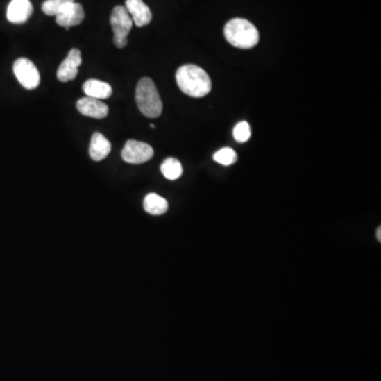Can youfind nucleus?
Here are the masks:
<instances>
[{
  "instance_id": "f257e3e1",
  "label": "nucleus",
  "mask_w": 381,
  "mask_h": 381,
  "mask_svg": "<svg viewBox=\"0 0 381 381\" xmlns=\"http://www.w3.org/2000/svg\"><path fill=\"white\" fill-rule=\"evenodd\" d=\"M176 82L179 90L192 98H203L212 90L209 74L196 65L181 66L176 72Z\"/></svg>"
},
{
  "instance_id": "f03ea898",
  "label": "nucleus",
  "mask_w": 381,
  "mask_h": 381,
  "mask_svg": "<svg viewBox=\"0 0 381 381\" xmlns=\"http://www.w3.org/2000/svg\"><path fill=\"white\" fill-rule=\"evenodd\" d=\"M223 34L230 45L239 49H251L260 42L259 30L244 18H233L228 22Z\"/></svg>"
},
{
  "instance_id": "7ed1b4c3",
  "label": "nucleus",
  "mask_w": 381,
  "mask_h": 381,
  "mask_svg": "<svg viewBox=\"0 0 381 381\" xmlns=\"http://www.w3.org/2000/svg\"><path fill=\"white\" fill-rule=\"evenodd\" d=\"M136 102L139 110L147 118H158L162 112L163 105L154 81L143 78L136 88Z\"/></svg>"
},
{
  "instance_id": "20e7f679",
  "label": "nucleus",
  "mask_w": 381,
  "mask_h": 381,
  "mask_svg": "<svg viewBox=\"0 0 381 381\" xmlns=\"http://www.w3.org/2000/svg\"><path fill=\"white\" fill-rule=\"evenodd\" d=\"M133 19L127 12L126 8L123 6H117L112 10L110 16V25L114 31V44L117 48L126 47L127 36L130 34L133 28Z\"/></svg>"
},
{
  "instance_id": "39448f33",
  "label": "nucleus",
  "mask_w": 381,
  "mask_h": 381,
  "mask_svg": "<svg viewBox=\"0 0 381 381\" xmlns=\"http://www.w3.org/2000/svg\"><path fill=\"white\" fill-rule=\"evenodd\" d=\"M13 71L18 82L26 90H35L40 82V72L31 60L22 58L15 60Z\"/></svg>"
},
{
  "instance_id": "423d86ee",
  "label": "nucleus",
  "mask_w": 381,
  "mask_h": 381,
  "mask_svg": "<svg viewBox=\"0 0 381 381\" xmlns=\"http://www.w3.org/2000/svg\"><path fill=\"white\" fill-rule=\"evenodd\" d=\"M122 158L130 164L147 162L154 156V150L150 144L137 140H128L122 150Z\"/></svg>"
},
{
  "instance_id": "0eeeda50",
  "label": "nucleus",
  "mask_w": 381,
  "mask_h": 381,
  "mask_svg": "<svg viewBox=\"0 0 381 381\" xmlns=\"http://www.w3.org/2000/svg\"><path fill=\"white\" fill-rule=\"evenodd\" d=\"M82 64L81 51L78 49L70 50L67 58L58 67L56 76L60 82L66 83L74 80L78 74V67Z\"/></svg>"
},
{
  "instance_id": "6e6552de",
  "label": "nucleus",
  "mask_w": 381,
  "mask_h": 381,
  "mask_svg": "<svg viewBox=\"0 0 381 381\" xmlns=\"http://www.w3.org/2000/svg\"><path fill=\"white\" fill-rule=\"evenodd\" d=\"M76 108L83 116L94 119L106 118L108 112H110L108 105L104 102L98 100V99L90 98V96H85V98L78 100L76 103Z\"/></svg>"
},
{
  "instance_id": "1a4fd4ad",
  "label": "nucleus",
  "mask_w": 381,
  "mask_h": 381,
  "mask_svg": "<svg viewBox=\"0 0 381 381\" xmlns=\"http://www.w3.org/2000/svg\"><path fill=\"white\" fill-rule=\"evenodd\" d=\"M56 23L60 27L69 29L80 25L85 18V12L80 3H74L68 5L60 14L56 16Z\"/></svg>"
},
{
  "instance_id": "9d476101",
  "label": "nucleus",
  "mask_w": 381,
  "mask_h": 381,
  "mask_svg": "<svg viewBox=\"0 0 381 381\" xmlns=\"http://www.w3.org/2000/svg\"><path fill=\"white\" fill-rule=\"evenodd\" d=\"M125 8L137 27H144L152 22V12L143 0H126Z\"/></svg>"
},
{
  "instance_id": "9b49d317",
  "label": "nucleus",
  "mask_w": 381,
  "mask_h": 381,
  "mask_svg": "<svg viewBox=\"0 0 381 381\" xmlns=\"http://www.w3.org/2000/svg\"><path fill=\"white\" fill-rule=\"evenodd\" d=\"M33 7L30 0H12L8 7L7 18L12 24H24L31 17Z\"/></svg>"
},
{
  "instance_id": "f8f14e48",
  "label": "nucleus",
  "mask_w": 381,
  "mask_h": 381,
  "mask_svg": "<svg viewBox=\"0 0 381 381\" xmlns=\"http://www.w3.org/2000/svg\"><path fill=\"white\" fill-rule=\"evenodd\" d=\"M112 144L104 135L94 133L90 145V156L94 161H101L110 155Z\"/></svg>"
},
{
  "instance_id": "ddd939ff",
  "label": "nucleus",
  "mask_w": 381,
  "mask_h": 381,
  "mask_svg": "<svg viewBox=\"0 0 381 381\" xmlns=\"http://www.w3.org/2000/svg\"><path fill=\"white\" fill-rule=\"evenodd\" d=\"M83 90H84L86 96L98 99V100L110 98L112 94V86L108 83L94 80V78L86 81L83 85Z\"/></svg>"
},
{
  "instance_id": "4468645a",
  "label": "nucleus",
  "mask_w": 381,
  "mask_h": 381,
  "mask_svg": "<svg viewBox=\"0 0 381 381\" xmlns=\"http://www.w3.org/2000/svg\"><path fill=\"white\" fill-rule=\"evenodd\" d=\"M143 208L149 214L162 215L169 209V203L167 199L159 196L156 193H150L143 201Z\"/></svg>"
},
{
  "instance_id": "2eb2a0df",
  "label": "nucleus",
  "mask_w": 381,
  "mask_h": 381,
  "mask_svg": "<svg viewBox=\"0 0 381 381\" xmlns=\"http://www.w3.org/2000/svg\"><path fill=\"white\" fill-rule=\"evenodd\" d=\"M161 173L169 180H177L183 173V165L176 158H167L161 164Z\"/></svg>"
},
{
  "instance_id": "dca6fc26",
  "label": "nucleus",
  "mask_w": 381,
  "mask_h": 381,
  "mask_svg": "<svg viewBox=\"0 0 381 381\" xmlns=\"http://www.w3.org/2000/svg\"><path fill=\"white\" fill-rule=\"evenodd\" d=\"M74 0H47L42 3V12L48 16H56Z\"/></svg>"
},
{
  "instance_id": "f3484780",
  "label": "nucleus",
  "mask_w": 381,
  "mask_h": 381,
  "mask_svg": "<svg viewBox=\"0 0 381 381\" xmlns=\"http://www.w3.org/2000/svg\"><path fill=\"white\" fill-rule=\"evenodd\" d=\"M215 162L219 164L229 167V165L235 164L237 161V154L235 150H232L230 147H223L219 152L215 153L213 156Z\"/></svg>"
},
{
  "instance_id": "a211bd4d",
  "label": "nucleus",
  "mask_w": 381,
  "mask_h": 381,
  "mask_svg": "<svg viewBox=\"0 0 381 381\" xmlns=\"http://www.w3.org/2000/svg\"><path fill=\"white\" fill-rule=\"evenodd\" d=\"M233 137L237 142H247L251 137V128H250L249 123L246 122V121L237 123V126L235 127V130H233Z\"/></svg>"
},
{
  "instance_id": "6ab92c4d",
  "label": "nucleus",
  "mask_w": 381,
  "mask_h": 381,
  "mask_svg": "<svg viewBox=\"0 0 381 381\" xmlns=\"http://www.w3.org/2000/svg\"><path fill=\"white\" fill-rule=\"evenodd\" d=\"M377 239H378V242H381V228L379 227L378 229H377Z\"/></svg>"
},
{
  "instance_id": "aec40b11",
  "label": "nucleus",
  "mask_w": 381,
  "mask_h": 381,
  "mask_svg": "<svg viewBox=\"0 0 381 381\" xmlns=\"http://www.w3.org/2000/svg\"><path fill=\"white\" fill-rule=\"evenodd\" d=\"M151 127H152V128H155V127H156V126H155V125L153 124V123H152V124H151Z\"/></svg>"
}]
</instances>
